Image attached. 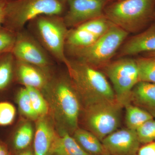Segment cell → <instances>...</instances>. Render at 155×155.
Instances as JSON below:
<instances>
[{
	"mask_svg": "<svg viewBox=\"0 0 155 155\" xmlns=\"http://www.w3.org/2000/svg\"><path fill=\"white\" fill-rule=\"evenodd\" d=\"M11 53L15 59L41 68L48 72L51 61L46 50L34 38L22 30L17 33Z\"/></svg>",
	"mask_w": 155,
	"mask_h": 155,
	"instance_id": "9c48e42d",
	"label": "cell"
},
{
	"mask_svg": "<svg viewBox=\"0 0 155 155\" xmlns=\"http://www.w3.org/2000/svg\"><path fill=\"white\" fill-rule=\"evenodd\" d=\"M155 0H119L105 8V16L128 33L140 29L154 15Z\"/></svg>",
	"mask_w": 155,
	"mask_h": 155,
	"instance_id": "277c9868",
	"label": "cell"
},
{
	"mask_svg": "<svg viewBox=\"0 0 155 155\" xmlns=\"http://www.w3.org/2000/svg\"><path fill=\"white\" fill-rule=\"evenodd\" d=\"M25 87L28 91L34 110L39 118L47 116L49 111V107L41 91L31 87Z\"/></svg>",
	"mask_w": 155,
	"mask_h": 155,
	"instance_id": "cb8c5ba5",
	"label": "cell"
},
{
	"mask_svg": "<svg viewBox=\"0 0 155 155\" xmlns=\"http://www.w3.org/2000/svg\"><path fill=\"white\" fill-rule=\"evenodd\" d=\"M14 155H34V154L33 150L29 147L26 149L15 153Z\"/></svg>",
	"mask_w": 155,
	"mask_h": 155,
	"instance_id": "1f68e13d",
	"label": "cell"
},
{
	"mask_svg": "<svg viewBox=\"0 0 155 155\" xmlns=\"http://www.w3.org/2000/svg\"><path fill=\"white\" fill-rule=\"evenodd\" d=\"M65 65L83 107L102 101L116 100L114 89L105 75L98 69L77 60L68 59Z\"/></svg>",
	"mask_w": 155,
	"mask_h": 155,
	"instance_id": "7a4b0ae2",
	"label": "cell"
},
{
	"mask_svg": "<svg viewBox=\"0 0 155 155\" xmlns=\"http://www.w3.org/2000/svg\"><path fill=\"white\" fill-rule=\"evenodd\" d=\"M140 143L146 144L155 140V120H148L138 127L136 130Z\"/></svg>",
	"mask_w": 155,
	"mask_h": 155,
	"instance_id": "484cf974",
	"label": "cell"
},
{
	"mask_svg": "<svg viewBox=\"0 0 155 155\" xmlns=\"http://www.w3.org/2000/svg\"><path fill=\"white\" fill-rule=\"evenodd\" d=\"M117 1H119V0H117Z\"/></svg>",
	"mask_w": 155,
	"mask_h": 155,
	"instance_id": "74e56055",
	"label": "cell"
},
{
	"mask_svg": "<svg viewBox=\"0 0 155 155\" xmlns=\"http://www.w3.org/2000/svg\"><path fill=\"white\" fill-rule=\"evenodd\" d=\"M101 142L110 155H137L140 147L136 131L127 127L117 129Z\"/></svg>",
	"mask_w": 155,
	"mask_h": 155,
	"instance_id": "8fae6325",
	"label": "cell"
},
{
	"mask_svg": "<svg viewBox=\"0 0 155 155\" xmlns=\"http://www.w3.org/2000/svg\"><path fill=\"white\" fill-rule=\"evenodd\" d=\"M155 51V30L149 28L129 39L122 46L118 57L134 55L142 52Z\"/></svg>",
	"mask_w": 155,
	"mask_h": 155,
	"instance_id": "5bb4252c",
	"label": "cell"
},
{
	"mask_svg": "<svg viewBox=\"0 0 155 155\" xmlns=\"http://www.w3.org/2000/svg\"><path fill=\"white\" fill-rule=\"evenodd\" d=\"M31 22L43 47L56 60L66 64L68 60L65 52L66 40L69 29L64 18L57 15H42Z\"/></svg>",
	"mask_w": 155,
	"mask_h": 155,
	"instance_id": "8992f818",
	"label": "cell"
},
{
	"mask_svg": "<svg viewBox=\"0 0 155 155\" xmlns=\"http://www.w3.org/2000/svg\"><path fill=\"white\" fill-rule=\"evenodd\" d=\"M62 1H63V2H66V1H67H67H68V0H62Z\"/></svg>",
	"mask_w": 155,
	"mask_h": 155,
	"instance_id": "d590c367",
	"label": "cell"
},
{
	"mask_svg": "<svg viewBox=\"0 0 155 155\" xmlns=\"http://www.w3.org/2000/svg\"><path fill=\"white\" fill-rule=\"evenodd\" d=\"M154 16L155 17V11L154 13ZM149 28L151 29H153V30H155V21L154 23H153V24L152 25V26H151V27H150Z\"/></svg>",
	"mask_w": 155,
	"mask_h": 155,
	"instance_id": "836d02e7",
	"label": "cell"
},
{
	"mask_svg": "<svg viewBox=\"0 0 155 155\" xmlns=\"http://www.w3.org/2000/svg\"><path fill=\"white\" fill-rule=\"evenodd\" d=\"M69 10L64 18L68 28H73L104 16L107 0H68Z\"/></svg>",
	"mask_w": 155,
	"mask_h": 155,
	"instance_id": "30bf717a",
	"label": "cell"
},
{
	"mask_svg": "<svg viewBox=\"0 0 155 155\" xmlns=\"http://www.w3.org/2000/svg\"><path fill=\"white\" fill-rule=\"evenodd\" d=\"M125 109V123L126 127L136 130L145 122L154 119L150 114L131 103L124 107Z\"/></svg>",
	"mask_w": 155,
	"mask_h": 155,
	"instance_id": "d6986e66",
	"label": "cell"
},
{
	"mask_svg": "<svg viewBox=\"0 0 155 155\" xmlns=\"http://www.w3.org/2000/svg\"><path fill=\"white\" fill-rule=\"evenodd\" d=\"M109 155V154H105V155Z\"/></svg>",
	"mask_w": 155,
	"mask_h": 155,
	"instance_id": "8d00e7d4",
	"label": "cell"
},
{
	"mask_svg": "<svg viewBox=\"0 0 155 155\" xmlns=\"http://www.w3.org/2000/svg\"><path fill=\"white\" fill-rule=\"evenodd\" d=\"M117 100L104 101L83 107V120L87 130L102 141L118 129L122 109Z\"/></svg>",
	"mask_w": 155,
	"mask_h": 155,
	"instance_id": "52a82bcc",
	"label": "cell"
},
{
	"mask_svg": "<svg viewBox=\"0 0 155 155\" xmlns=\"http://www.w3.org/2000/svg\"><path fill=\"white\" fill-rule=\"evenodd\" d=\"M8 155H14V154L12 152H10V153H9Z\"/></svg>",
	"mask_w": 155,
	"mask_h": 155,
	"instance_id": "e575fe53",
	"label": "cell"
},
{
	"mask_svg": "<svg viewBox=\"0 0 155 155\" xmlns=\"http://www.w3.org/2000/svg\"><path fill=\"white\" fill-rule=\"evenodd\" d=\"M62 0H12L6 8L3 27L17 33L28 22L42 15L61 16L64 11Z\"/></svg>",
	"mask_w": 155,
	"mask_h": 155,
	"instance_id": "3957f363",
	"label": "cell"
},
{
	"mask_svg": "<svg viewBox=\"0 0 155 155\" xmlns=\"http://www.w3.org/2000/svg\"><path fill=\"white\" fill-rule=\"evenodd\" d=\"M114 25L104 15L87 21L76 27L87 31L99 38L105 34Z\"/></svg>",
	"mask_w": 155,
	"mask_h": 155,
	"instance_id": "603a6c76",
	"label": "cell"
},
{
	"mask_svg": "<svg viewBox=\"0 0 155 155\" xmlns=\"http://www.w3.org/2000/svg\"><path fill=\"white\" fill-rule=\"evenodd\" d=\"M135 60L138 68L139 81L155 84V57H146Z\"/></svg>",
	"mask_w": 155,
	"mask_h": 155,
	"instance_id": "7402d4cb",
	"label": "cell"
},
{
	"mask_svg": "<svg viewBox=\"0 0 155 155\" xmlns=\"http://www.w3.org/2000/svg\"><path fill=\"white\" fill-rule=\"evenodd\" d=\"M8 0H0V28L4 26L5 21L6 8Z\"/></svg>",
	"mask_w": 155,
	"mask_h": 155,
	"instance_id": "f546056e",
	"label": "cell"
},
{
	"mask_svg": "<svg viewBox=\"0 0 155 155\" xmlns=\"http://www.w3.org/2000/svg\"><path fill=\"white\" fill-rule=\"evenodd\" d=\"M43 91L60 133L66 132L72 135L78 128L82 104L69 77L51 78Z\"/></svg>",
	"mask_w": 155,
	"mask_h": 155,
	"instance_id": "6da1fadb",
	"label": "cell"
},
{
	"mask_svg": "<svg viewBox=\"0 0 155 155\" xmlns=\"http://www.w3.org/2000/svg\"><path fill=\"white\" fill-rule=\"evenodd\" d=\"M128 34L114 24L93 44L82 48L68 50L67 52L78 61L97 69H104L110 63Z\"/></svg>",
	"mask_w": 155,
	"mask_h": 155,
	"instance_id": "5b68a950",
	"label": "cell"
},
{
	"mask_svg": "<svg viewBox=\"0 0 155 155\" xmlns=\"http://www.w3.org/2000/svg\"><path fill=\"white\" fill-rule=\"evenodd\" d=\"M34 136L33 127L29 122H25L17 128L12 138V145L15 152L29 148Z\"/></svg>",
	"mask_w": 155,
	"mask_h": 155,
	"instance_id": "44dd1931",
	"label": "cell"
},
{
	"mask_svg": "<svg viewBox=\"0 0 155 155\" xmlns=\"http://www.w3.org/2000/svg\"><path fill=\"white\" fill-rule=\"evenodd\" d=\"M130 103L155 118V84L138 82L131 91Z\"/></svg>",
	"mask_w": 155,
	"mask_h": 155,
	"instance_id": "9a60e30c",
	"label": "cell"
},
{
	"mask_svg": "<svg viewBox=\"0 0 155 155\" xmlns=\"http://www.w3.org/2000/svg\"><path fill=\"white\" fill-rule=\"evenodd\" d=\"M16 114L15 107L8 102H0V125L7 126L14 122Z\"/></svg>",
	"mask_w": 155,
	"mask_h": 155,
	"instance_id": "83f0119b",
	"label": "cell"
},
{
	"mask_svg": "<svg viewBox=\"0 0 155 155\" xmlns=\"http://www.w3.org/2000/svg\"><path fill=\"white\" fill-rule=\"evenodd\" d=\"M98 38L87 31L77 27L68 30L66 40L67 50L87 47L96 41Z\"/></svg>",
	"mask_w": 155,
	"mask_h": 155,
	"instance_id": "e0dca14e",
	"label": "cell"
},
{
	"mask_svg": "<svg viewBox=\"0 0 155 155\" xmlns=\"http://www.w3.org/2000/svg\"><path fill=\"white\" fill-rule=\"evenodd\" d=\"M146 57H155V51L147 53Z\"/></svg>",
	"mask_w": 155,
	"mask_h": 155,
	"instance_id": "d6a6232c",
	"label": "cell"
},
{
	"mask_svg": "<svg viewBox=\"0 0 155 155\" xmlns=\"http://www.w3.org/2000/svg\"><path fill=\"white\" fill-rule=\"evenodd\" d=\"M17 96V104L21 114L31 120H37L39 117L34 110L26 88L24 87L20 89Z\"/></svg>",
	"mask_w": 155,
	"mask_h": 155,
	"instance_id": "d4e9b609",
	"label": "cell"
},
{
	"mask_svg": "<svg viewBox=\"0 0 155 155\" xmlns=\"http://www.w3.org/2000/svg\"><path fill=\"white\" fill-rule=\"evenodd\" d=\"M10 152L8 145L0 140V155H8Z\"/></svg>",
	"mask_w": 155,
	"mask_h": 155,
	"instance_id": "4dcf8cb0",
	"label": "cell"
},
{
	"mask_svg": "<svg viewBox=\"0 0 155 155\" xmlns=\"http://www.w3.org/2000/svg\"><path fill=\"white\" fill-rule=\"evenodd\" d=\"M59 137L48 116L40 117L37 120L34 138V154L53 155Z\"/></svg>",
	"mask_w": 155,
	"mask_h": 155,
	"instance_id": "7c38bea8",
	"label": "cell"
},
{
	"mask_svg": "<svg viewBox=\"0 0 155 155\" xmlns=\"http://www.w3.org/2000/svg\"><path fill=\"white\" fill-rule=\"evenodd\" d=\"M16 59L11 52L0 55V91L10 85L15 71Z\"/></svg>",
	"mask_w": 155,
	"mask_h": 155,
	"instance_id": "ffe728a7",
	"label": "cell"
},
{
	"mask_svg": "<svg viewBox=\"0 0 155 155\" xmlns=\"http://www.w3.org/2000/svg\"><path fill=\"white\" fill-rule=\"evenodd\" d=\"M16 37V32L5 27L0 28V55L12 52Z\"/></svg>",
	"mask_w": 155,
	"mask_h": 155,
	"instance_id": "4316f807",
	"label": "cell"
},
{
	"mask_svg": "<svg viewBox=\"0 0 155 155\" xmlns=\"http://www.w3.org/2000/svg\"><path fill=\"white\" fill-rule=\"evenodd\" d=\"M104 69L113 84L116 100L124 107L130 103L131 91L139 81L135 59H119L111 62Z\"/></svg>",
	"mask_w": 155,
	"mask_h": 155,
	"instance_id": "ba28073f",
	"label": "cell"
},
{
	"mask_svg": "<svg viewBox=\"0 0 155 155\" xmlns=\"http://www.w3.org/2000/svg\"><path fill=\"white\" fill-rule=\"evenodd\" d=\"M53 155H91L85 152L71 134L60 133Z\"/></svg>",
	"mask_w": 155,
	"mask_h": 155,
	"instance_id": "ac0fdd59",
	"label": "cell"
},
{
	"mask_svg": "<svg viewBox=\"0 0 155 155\" xmlns=\"http://www.w3.org/2000/svg\"><path fill=\"white\" fill-rule=\"evenodd\" d=\"M72 134V137L78 144L89 154H108L103 146L102 142L88 130L78 127Z\"/></svg>",
	"mask_w": 155,
	"mask_h": 155,
	"instance_id": "2e32d148",
	"label": "cell"
},
{
	"mask_svg": "<svg viewBox=\"0 0 155 155\" xmlns=\"http://www.w3.org/2000/svg\"><path fill=\"white\" fill-rule=\"evenodd\" d=\"M137 155H155V142L149 143L140 147Z\"/></svg>",
	"mask_w": 155,
	"mask_h": 155,
	"instance_id": "f1b7e54d",
	"label": "cell"
},
{
	"mask_svg": "<svg viewBox=\"0 0 155 155\" xmlns=\"http://www.w3.org/2000/svg\"><path fill=\"white\" fill-rule=\"evenodd\" d=\"M15 71L19 82L25 87H31L44 90L51 78L49 72L34 65L16 60Z\"/></svg>",
	"mask_w": 155,
	"mask_h": 155,
	"instance_id": "4fadbf2b",
	"label": "cell"
}]
</instances>
